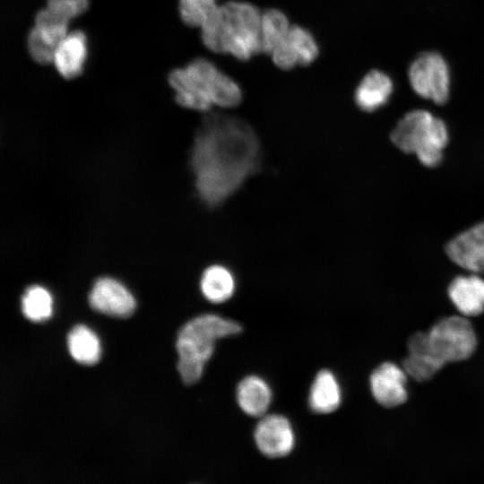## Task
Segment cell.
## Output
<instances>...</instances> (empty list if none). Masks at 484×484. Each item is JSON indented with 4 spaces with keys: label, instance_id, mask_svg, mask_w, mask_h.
<instances>
[{
    "label": "cell",
    "instance_id": "obj_16",
    "mask_svg": "<svg viewBox=\"0 0 484 484\" xmlns=\"http://www.w3.org/2000/svg\"><path fill=\"white\" fill-rule=\"evenodd\" d=\"M272 395L266 381L254 375L243 378L237 387V401L240 409L253 417H261L267 411Z\"/></svg>",
    "mask_w": 484,
    "mask_h": 484
},
{
    "label": "cell",
    "instance_id": "obj_12",
    "mask_svg": "<svg viewBox=\"0 0 484 484\" xmlns=\"http://www.w3.org/2000/svg\"><path fill=\"white\" fill-rule=\"evenodd\" d=\"M406 381L407 374L403 368L392 362L379 365L369 378L375 400L386 408L396 407L406 402Z\"/></svg>",
    "mask_w": 484,
    "mask_h": 484
},
{
    "label": "cell",
    "instance_id": "obj_18",
    "mask_svg": "<svg viewBox=\"0 0 484 484\" xmlns=\"http://www.w3.org/2000/svg\"><path fill=\"white\" fill-rule=\"evenodd\" d=\"M201 290L210 302H225L232 297L235 291L234 277L225 266L220 264L211 265L203 272Z\"/></svg>",
    "mask_w": 484,
    "mask_h": 484
},
{
    "label": "cell",
    "instance_id": "obj_17",
    "mask_svg": "<svg viewBox=\"0 0 484 484\" xmlns=\"http://www.w3.org/2000/svg\"><path fill=\"white\" fill-rule=\"evenodd\" d=\"M341 392L335 376L327 369L319 371L309 391L308 403L316 413H330L340 406Z\"/></svg>",
    "mask_w": 484,
    "mask_h": 484
},
{
    "label": "cell",
    "instance_id": "obj_22",
    "mask_svg": "<svg viewBox=\"0 0 484 484\" xmlns=\"http://www.w3.org/2000/svg\"><path fill=\"white\" fill-rule=\"evenodd\" d=\"M218 6L216 0H179L182 21L190 27H202Z\"/></svg>",
    "mask_w": 484,
    "mask_h": 484
},
{
    "label": "cell",
    "instance_id": "obj_4",
    "mask_svg": "<svg viewBox=\"0 0 484 484\" xmlns=\"http://www.w3.org/2000/svg\"><path fill=\"white\" fill-rule=\"evenodd\" d=\"M169 82L176 92V101L194 110L207 111L212 105L233 108L242 100L238 83L204 58L172 71Z\"/></svg>",
    "mask_w": 484,
    "mask_h": 484
},
{
    "label": "cell",
    "instance_id": "obj_9",
    "mask_svg": "<svg viewBox=\"0 0 484 484\" xmlns=\"http://www.w3.org/2000/svg\"><path fill=\"white\" fill-rule=\"evenodd\" d=\"M319 53L318 45L313 35L306 29L291 25L285 39L271 54L272 62L282 70L296 65H308Z\"/></svg>",
    "mask_w": 484,
    "mask_h": 484
},
{
    "label": "cell",
    "instance_id": "obj_19",
    "mask_svg": "<svg viewBox=\"0 0 484 484\" xmlns=\"http://www.w3.org/2000/svg\"><path fill=\"white\" fill-rule=\"evenodd\" d=\"M67 346L73 359L82 365L96 364L100 357L97 335L87 326L75 325L67 335Z\"/></svg>",
    "mask_w": 484,
    "mask_h": 484
},
{
    "label": "cell",
    "instance_id": "obj_8",
    "mask_svg": "<svg viewBox=\"0 0 484 484\" xmlns=\"http://www.w3.org/2000/svg\"><path fill=\"white\" fill-rule=\"evenodd\" d=\"M254 437L259 451L271 458L287 455L295 445L293 427L280 414L263 417L255 428Z\"/></svg>",
    "mask_w": 484,
    "mask_h": 484
},
{
    "label": "cell",
    "instance_id": "obj_20",
    "mask_svg": "<svg viewBox=\"0 0 484 484\" xmlns=\"http://www.w3.org/2000/svg\"><path fill=\"white\" fill-rule=\"evenodd\" d=\"M291 25L287 16L278 9H268L262 13L260 39L261 52L271 55L285 39Z\"/></svg>",
    "mask_w": 484,
    "mask_h": 484
},
{
    "label": "cell",
    "instance_id": "obj_21",
    "mask_svg": "<svg viewBox=\"0 0 484 484\" xmlns=\"http://www.w3.org/2000/svg\"><path fill=\"white\" fill-rule=\"evenodd\" d=\"M23 315L32 322H43L52 315V298L49 292L40 286L29 287L22 298Z\"/></svg>",
    "mask_w": 484,
    "mask_h": 484
},
{
    "label": "cell",
    "instance_id": "obj_6",
    "mask_svg": "<svg viewBox=\"0 0 484 484\" xmlns=\"http://www.w3.org/2000/svg\"><path fill=\"white\" fill-rule=\"evenodd\" d=\"M390 139L401 151L416 154L423 165L435 167L442 160L448 132L442 119L427 110L415 109L397 123Z\"/></svg>",
    "mask_w": 484,
    "mask_h": 484
},
{
    "label": "cell",
    "instance_id": "obj_3",
    "mask_svg": "<svg viewBox=\"0 0 484 484\" xmlns=\"http://www.w3.org/2000/svg\"><path fill=\"white\" fill-rule=\"evenodd\" d=\"M262 13L247 2L218 5L201 27V38L211 51L246 61L261 52Z\"/></svg>",
    "mask_w": 484,
    "mask_h": 484
},
{
    "label": "cell",
    "instance_id": "obj_2",
    "mask_svg": "<svg viewBox=\"0 0 484 484\" xmlns=\"http://www.w3.org/2000/svg\"><path fill=\"white\" fill-rule=\"evenodd\" d=\"M405 373L419 382L432 378L445 364L469 359L477 348V336L463 315L441 318L430 329L413 333L408 340Z\"/></svg>",
    "mask_w": 484,
    "mask_h": 484
},
{
    "label": "cell",
    "instance_id": "obj_13",
    "mask_svg": "<svg viewBox=\"0 0 484 484\" xmlns=\"http://www.w3.org/2000/svg\"><path fill=\"white\" fill-rule=\"evenodd\" d=\"M448 296L463 316H476L484 311V280L471 274L455 277L448 286Z\"/></svg>",
    "mask_w": 484,
    "mask_h": 484
},
{
    "label": "cell",
    "instance_id": "obj_14",
    "mask_svg": "<svg viewBox=\"0 0 484 484\" xmlns=\"http://www.w3.org/2000/svg\"><path fill=\"white\" fill-rule=\"evenodd\" d=\"M86 52L85 35L82 31H73L58 45L53 63L64 78L72 79L82 73Z\"/></svg>",
    "mask_w": 484,
    "mask_h": 484
},
{
    "label": "cell",
    "instance_id": "obj_11",
    "mask_svg": "<svg viewBox=\"0 0 484 484\" xmlns=\"http://www.w3.org/2000/svg\"><path fill=\"white\" fill-rule=\"evenodd\" d=\"M445 253L460 267L471 272H484V221L451 239Z\"/></svg>",
    "mask_w": 484,
    "mask_h": 484
},
{
    "label": "cell",
    "instance_id": "obj_23",
    "mask_svg": "<svg viewBox=\"0 0 484 484\" xmlns=\"http://www.w3.org/2000/svg\"><path fill=\"white\" fill-rule=\"evenodd\" d=\"M58 45L36 27H33L29 33L28 48L30 55L39 64L53 63Z\"/></svg>",
    "mask_w": 484,
    "mask_h": 484
},
{
    "label": "cell",
    "instance_id": "obj_24",
    "mask_svg": "<svg viewBox=\"0 0 484 484\" xmlns=\"http://www.w3.org/2000/svg\"><path fill=\"white\" fill-rule=\"evenodd\" d=\"M88 7V0H48L47 9L53 14L69 22V21L82 13Z\"/></svg>",
    "mask_w": 484,
    "mask_h": 484
},
{
    "label": "cell",
    "instance_id": "obj_10",
    "mask_svg": "<svg viewBox=\"0 0 484 484\" xmlns=\"http://www.w3.org/2000/svg\"><path fill=\"white\" fill-rule=\"evenodd\" d=\"M91 307L114 317H129L135 309V300L119 281L103 277L98 279L89 295Z\"/></svg>",
    "mask_w": 484,
    "mask_h": 484
},
{
    "label": "cell",
    "instance_id": "obj_1",
    "mask_svg": "<svg viewBox=\"0 0 484 484\" xmlns=\"http://www.w3.org/2000/svg\"><path fill=\"white\" fill-rule=\"evenodd\" d=\"M260 165V146L252 128L242 120L211 116L199 130L191 167L200 199L218 206L234 194Z\"/></svg>",
    "mask_w": 484,
    "mask_h": 484
},
{
    "label": "cell",
    "instance_id": "obj_7",
    "mask_svg": "<svg viewBox=\"0 0 484 484\" xmlns=\"http://www.w3.org/2000/svg\"><path fill=\"white\" fill-rule=\"evenodd\" d=\"M408 74L411 86L419 96L438 105L446 102L450 73L446 62L439 54L422 53L411 63Z\"/></svg>",
    "mask_w": 484,
    "mask_h": 484
},
{
    "label": "cell",
    "instance_id": "obj_15",
    "mask_svg": "<svg viewBox=\"0 0 484 484\" xmlns=\"http://www.w3.org/2000/svg\"><path fill=\"white\" fill-rule=\"evenodd\" d=\"M393 91V82L385 73L373 70L361 80L355 91V102L359 108L371 112L386 103Z\"/></svg>",
    "mask_w": 484,
    "mask_h": 484
},
{
    "label": "cell",
    "instance_id": "obj_5",
    "mask_svg": "<svg viewBox=\"0 0 484 484\" xmlns=\"http://www.w3.org/2000/svg\"><path fill=\"white\" fill-rule=\"evenodd\" d=\"M241 332L238 322L213 314L198 315L184 324L176 341L177 370L183 382L193 385L199 381L216 341Z\"/></svg>",
    "mask_w": 484,
    "mask_h": 484
}]
</instances>
